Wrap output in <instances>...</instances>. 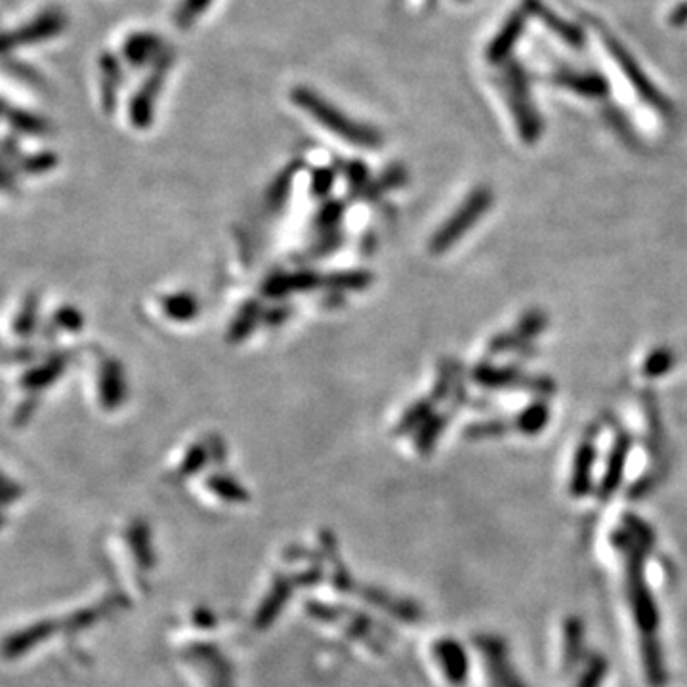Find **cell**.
<instances>
[{
  "instance_id": "cell-1",
  "label": "cell",
  "mask_w": 687,
  "mask_h": 687,
  "mask_svg": "<svg viewBox=\"0 0 687 687\" xmlns=\"http://www.w3.org/2000/svg\"><path fill=\"white\" fill-rule=\"evenodd\" d=\"M582 20L584 27H587L590 54L596 60L601 75L606 77L609 84L615 113L618 115L615 99L626 98L634 103H638L642 109L653 113L657 118H674V103L663 92L659 82L653 79L655 75L649 71L644 60L635 54L628 41H625L621 34H618V31H615L604 17H599L584 8Z\"/></svg>"
},
{
  "instance_id": "cell-2",
  "label": "cell",
  "mask_w": 687,
  "mask_h": 687,
  "mask_svg": "<svg viewBox=\"0 0 687 687\" xmlns=\"http://www.w3.org/2000/svg\"><path fill=\"white\" fill-rule=\"evenodd\" d=\"M292 99L296 101L298 108L312 115L319 125L342 136L344 140L361 147H372L381 142V137H378V134L372 128L355 123L353 118H350L346 113H342L331 101H326L312 89H304V86L302 89H296L292 92Z\"/></svg>"
},
{
  "instance_id": "cell-3",
  "label": "cell",
  "mask_w": 687,
  "mask_h": 687,
  "mask_svg": "<svg viewBox=\"0 0 687 687\" xmlns=\"http://www.w3.org/2000/svg\"><path fill=\"white\" fill-rule=\"evenodd\" d=\"M491 202H493V197L487 189H477L475 193H472L468 201L462 204V209L449 221H447L445 228L434 237L432 240L434 252H443L449 249L458 237H462L468 231L472 223H475L481 218V214L489 209Z\"/></svg>"
},
{
  "instance_id": "cell-4",
  "label": "cell",
  "mask_w": 687,
  "mask_h": 687,
  "mask_svg": "<svg viewBox=\"0 0 687 687\" xmlns=\"http://www.w3.org/2000/svg\"><path fill=\"white\" fill-rule=\"evenodd\" d=\"M65 27V17L60 12H46L41 14L37 20H33L20 29H15L12 33L0 34V56L8 54V52L25 46V44H34L46 39L56 37Z\"/></svg>"
},
{
  "instance_id": "cell-5",
  "label": "cell",
  "mask_w": 687,
  "mask_h": 687,
  "mask_svg": "<svg viewBox=\"0 0 687 687\" xmlns=\"http://www.w3.org/2000/svg\"><path fill=\"white\" fill-rule=\"evenodd\" d=\"M67 367V355L58 353L48 357L44 363L27 369L22 378H20V386L29 391V395H39V391L50 388L54 384L58 378L63 374Z\"/></svg>"
},
{
  "instance_id": "cell-6",
  "label": "cell",
  "mask_w": 687,
  "mask_h": 687,
  "mask_svg": "<svg viewBox=\"0 0 687 687\" xmlns=\"http://www.w3.org/2000/svg\"><path fill=\"white\" fill-rule=\"evenodd\" d=\"M168 63L163 61L159 63L157 71H155V75H151L144 86L142 90L137 92V96L132 99L130 103V117H132V123L136 127H147V120L151 118V111H153V106H155V99L159 98V92H161V86H163V80H165V71H166Z\"/></svg>"
},
{
  "instance_id": "cell-7",
  "label": "cell",
  "mask_w": 687,
  "mask_h": 687,
  "mask_svg": "<svg viewBox=\"0 0 687 687\" xmlns=\"http://www.w3.org/2000/svg\"><path fill=\"white\" fill-rule=\"evenodd\" d=\"M0 117H5L12 128H15L17 132H22V134L39 136V134H44L48 130V125H46L44 118L33 115L29 111L12 108L3 99H0Z\"/></svg>"
},
{
  "instance_id": "cell-8",
  "label": "cell",
  "mask_w": 687,
  "mask_h": 687,
  "mask_svg": "<svg viewBox=\"0 0 687 687\" xmlns=\"http://www.w3.org/2000/svg\"><path fill=\"white\" fill-rule=\"evenodd\" d=\"M39 321V296L27 295L20 304V309L14 314L12 333L20 338H29Z\"/></svg>"
},
{
  "instance_id": "cell-9",
  "label": "cell",
  "mask_w": 687,
  "mask_h": 687,
  "mask_svg": "<svg viewBox=\"0 0 687 687\" xmlns=\"http://www.w3.org/2000/svg\"><path fill=\"white\" fill-rule=\"evenodd\" d=\"M99 400L106 407H115L120 401V372L113 363H108L101 369Z\"/></svg>"
},
{
  "instance_id": "cell-10",
  "label": "cell",
  "mask_w": 687,
  "mask_h": 687,
  "mask_svg": "<svg viewBox=\"0 0 687 687\" xmlns=\"http://www.w3.org/2000/svg\"><path fill=\"white\" fill-rule=\"evenodd\" d=\"M628 449H630V438L625 436V434L618 436V439L615 441V449L611 453L609 468H607V475H606V489L607 491H613V487L616 485L618 477H621V472L625 468V460H626Z\"/></svg>"
},
{
  "instance_id": "cell-11",
  "label": "cell",
  "mask_w": 687,
  "mask_h": 687,
  "mask_svg": "<svg viewBox=\"0 0 687 687\" xmlns=\"http://www.w3.org/2000/svg\"><path fill=\"white\" fill-rule=\"evenodd\" d=\"M594 462V447L587 441L584 443L579 453H577V462H575V477H573V487L575 493H584L588 487V475L590 468Z\"/></svg>"
},
{
  "instance_id": "cell-12",
  "label": "cell",
  "mask_w": 687,
  "mask_h": 687,
  "mask_svg": "<svg viewBox=\"0 0 687 687\" xmlns=\"http://www.w3.org/2000/svg\"><path fill=\"white\" fill-rule=\"evenodd\" d=\"M155 50H157V39L149 37V34H134L125 46V54L130 60V63L137 65L153 56Z\"/></svg>"
},
{
  "instance_id": "cell-13",
  "label": "cell",
  "mask_w": 687,
  "mask_h": 687,
  "mask_svg": "<svg viewBox=\"0 0 687 687\" xmlns=\"http://www.w3.org/2000/svg\"><path fill=\"white\" fill-rule=\"evenodd\" d=\"M17 163H20V170L25 172V174L39 176L54 168L58 165V157L50 151H41L34 155H24V157L17 159Z\"/></svg>"
},
{
  "instance_id": "cell-14",
  "label": "cell",
  "mask_w": 687,
  "mask_h": 687,
  "mask_svg": "<svg viewBox=\"0 0 687 687\" xmlns=\"http://www.w3.org/2000/svg\"><path fill=\"white\" fill-rule=\"evenodd\" d=\"M548 409L542 403H535L527 407L522 415L518 417V429H522L523 434H539L541 429L548 424Z\"/></svg>"
},
{
  "instance_id": "cell-15",
  "label": "cell",
  "mask_w": 687,
  "mask_h": 687,
  "mask_svg": "<svg viewBox=\"0 0 687 687\" xmlns=\"http://www.w3.org/2000/svg\"><path fill=\"white\" fill-rule=\"evenodd\" d=\"M663 20L676 31L687 27V0H664Z\"/></svg>"
},
{
  "instance_id": "cell-16",
  "label": "cell",
  "mask_w": 687,
  "mask_h": 687,
  "mask_svg": "<svg viewBox=\"0 0 687 687\" xmlns=\"http://www.w3.org/2000/svg\"><path fill=\"white\" fill-rule=\"evenodd\" d=\"M674 365V353L668 352V350H655L653 352L647 361H645V367H644V372L647 376H661L664 374L670 367Z\"/></svg>"
},
{
  "instance_id": "cell-17",
  "label": "cell",
  "mask_w": 687,
  "mask_h": 687,
  "mask_svg": "<svg viewBox=\"0 0 687 687\" xmlns=\"http://www.w3.org/2000/svg\"><path fill=\"white\" fill-rule=\"evenodd\" d=\"M212 0H184L178 14H176V20H178V25L182 27H187L192 25L197 17L211 6Z\"/></svg>"
},
{
  "instance_id": "cell-18",
  "label": "cell",
  "mask_w": 687,
  "mask_h": 687,
  "mask_svg": "<svg viewBox=\"0 0 687 687\" xmlns=\"http://www.w3.org/2000/svg\"><path fill=\"white\" fill-rule=\"evenodd\" d=\"M52 321H54V325H58L61 331H79L82 326V317L73 307H60Z\"/></svg>"
},
{
  "instance_id": "cell-19",
  "label": "cell",
  "mask_w": 687,
  "mask_h": 687,
  "mask_svg": "<svg viewBox=\"0 0 687 687\" xmlns=\"http://www.w3.org/2000/svg\"><path fill=\"white\" fill-rule=\"evenodd\" d=\"M544 325H546L544 315L539 314V312H532L527 317H523V321L520 325V334L525 336V338L535 336L539 331L544 329Z\"/></svg>"
},
{
  "instance_id": "cell-20",
  "label": "cell",
  "mask_w": 687,
  "mask_h": 687,
  "mask_svg": "<svg viewBox=\"0 0 687 687\" xmlns=\"http://www.w3.org/2000/svg\"><path fill=\"white\" fill-rule=\"evenodd\" d=\"M37 398L39 395H29V398L15 409V412H14V424L15 426L27 424L31 420V417L34 415V410H37Z\"/></svg>"
},
{
  "instance_id": "cell-21",
  "label": "cell",
  "mask_w": 687,
  "mask_h": 687,
  "mask_svg": "<svg viewBox=\"0 0 687 687\" xmlns=\"http://www.w3.org/2000/svg\"><path fill=\"white\" fill-rule=\"evenodd\" d=\"M14 187H15V182H14L12 170L6 166L3 155H0V192H12Z\"/></svg>"
},
{
  "instance_id": "cell-22",
  "label": "cell",
  "mask_w": 687,
  "mask_h": 687,
  "mask_svg": "<svg viewBox=\"0 0 687 687\" xmlns=\"http://www.w3.org/2000/svg\"><path fill=\"white\" fill-rule=\"evenodd\" d=\"M15 491L12 487V484L8 479H5L3 475H0V498H6V496H14Z\"/></svg>"
}]
</instances>
